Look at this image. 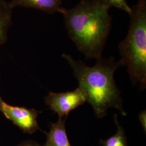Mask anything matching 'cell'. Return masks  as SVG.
Wrapping results in <instances>:
<instances>
[{"instance_id":"cell-1","label":"cell","mask_w":146,"mask_h":146,"mask_svg":"<svg viewBox=\"0 0 146 146\" xmlns=\"http://www.w3.org/2000/svg\"><path fill=\"white\" fill-rule=\"evenodd\" d=\"M67 61L78 80V87L86 95V102L92 106L98 118H102L111 107L119 110L125 116L120 90L116 86L114 75L116 69L125 66L122 61H116L111 57L108 60L102 58L97 60L95 65L89 67L81 60H75L67 54H62Z\"/></svg>"},{"instance_id":"cell-2","label":"cell","mask_w":146,"mask_h":146,"mask_svg":"<svg viewBox=\"0 0 146 146\" xmlns=\"http://www.w3.org/2000/svg\"><path fill=\"white\" fill-rule=\"evenodd\" d=\"M110 8L99 0H82L63 14L69 36L87 58H102L111 27Z\"/></svg>"},{"instance_id":"cell-3","label":"cell","mask_w":146,"mask_h":146,"mask_svg":"<svg viewBox=\"0 0 146 146\" xmlns=\"http://www.w3.org/2000/svg\"><path fill=\"white\" fill-rule=\"evenodd\" d=\"M131 25L125 39L120 42L121 60L127 66L132 84L146 87V2L139 0L132 8Z\"/></svg>"},{"instance_id":"cell-4","label":"cell","mask_w":146,"mask_h":146,"mask_svg":"<svg viewBox=\"0 0 146 146\" xmlns=\"http://www.w3.org/2000/svg\"><path fill=\"white\" fill-rule=\"evenodd\" d=\"M44 99L46 104L58 114L59 119L67 117L70 111L86 102V95L79 87L72 92H49Z\"/></svg>"},{"instance_id":"cell-5","label":"cell","mask_w":146,"mask_h":146,"mask_svg":"<svg viewBox=\"0 0 146 146\" xmlns=\"http://www.w3.org/2000/svg\"><path fill=\"white\" fill-rule=\"evenodd\" d=\"M1 112L24 133L31 134L40 129L37 121L38 112L36 110L11 106L4 102Z\"/></svg>"},{"instance_id":"cell-6","label":"cell","mask_w":146,"mask_h":146,"mask_svg":"<svg viewBox=\"0 0 146 146\" xmlns=\"http://www.w3.org/2000/svg\"><path fill=\"white\" fill-rule=\"evenodd\" d=\"M61 0H11L9 5L13 9L16 7L31 8L48 14H63L66 9L61 7Z\"/></svg>"},{"instance_id":"cell-7","label":"cell","mask_w":146,"mask_h":146,"mask_svg":"<svg viewBox=\"0 0 146 146\" xmlns=\"http://www.w3.org/2000/svg\"><path fill=\"white\" fill-rule=\"evenodd\" d=\"M67 117L58 119L50 125V131L46 133L47 139L43 146H72L66 129Z\"/></svg>"},{"instance_id":"cell-8","label":"cell","mask_w":146,"mask_h":146,"mask_svg":"<svg viewBox=\"0 0 146 146\" xmlns=\"http://www.w3.org/2000/svg\"><path fill=\"white\" fill-rule=\"evenodd\" d=\"M12 11L9 5L5 0H0V46L5 43L8 32L11 24Z\"/></svg>"},{"instance_id":"cell-9","label":"cell","mask_w":146,"mask_h":146,"mask_svg":"<svg viewBox=\"0 0 146 146\" xmlns=\"http://www.w3.org/2000/svg\"><path fill=\"white\" fill-rule=\"evenodd\" d=\"M114 119L117 127L116 133L105 140L101 139L100 144L102 146H128L125 132L120 125L116 114L114 115Z\"/></svg>"},{"instance_id":"cell-10","label":"cell","mask_w":146,"mask_h":146,"mask_svg":"<svg viewBox=\"0 0 146 146\" xmlns=\"http://www.w3.org/2000/svg\"><path fill=\"white\" fill-rule=\"evenodd\" d=\"M105 5L109 7H114L122 11H125L129 15L132 13V8L128 5L126 0H99Z\"/></svg>"},{"instance_id":"cell-11","label":"cell","mask_w":146,"mask_h":146,"mask_svg":"<svg viewBox=\"0 0 146 146\" xmlns=\"http://www.w3.org/2000/svg\"><path fill=\"white\" fill-rule=\"evenodd\" d=\"M139 119L145 132L146 131V110H142L140 113Z\"/></svg>"},{"instance_id":"cell-12","label":"cell","mask_w":146,"mask_h":146,"mask_svg":"<svg viewBox=\"0 0 146 146\" xmlns=\"http://www.w3.org/2000/svg\"><path fill=\"white\" fill-rule=\"evenodd\" d=\"M17 146H42L36 141L33 140H26L23 141Z\"/></svg>"},{"instance_id":"cell-13","label":"cell","mask_w":146,"mask_h":146,"mask_svg":"<svg viewBox=\"0 0 146 146\" xmlns=\"http://www.w3.org/2000/svg\"><path fill=\"white\" fill-rule=\"evenodd\" d=\"M4 102L5 101L2 99L1 96V95H0V111H1V109H2V105H3V104Z\"/></svg>"}]
</instances>
